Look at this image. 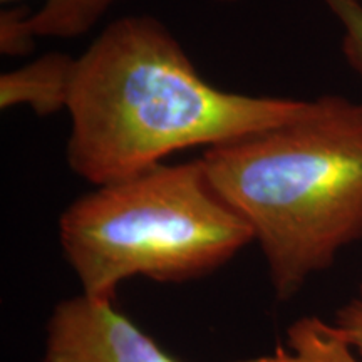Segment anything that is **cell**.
I'll list each match as a JSON object with an SVG mask.
<instances>
[{
  "label": "cell",
  "instance_id": "cell-4",
  "mask_svg": "<svg viewBox=\"0 0 362 362\" xmlns=\"http://www.w3.org/2000/svg\"><path fill=\"white\" fill-rule=\"evenodd\" d=\"M44 362H180L161 349L115 300L79 293L54 307L47 320ZM238 362H302L279 351L275 356Z\"/></svg>",
  "mask_w": 362,
  "mask_h": 362
},
{
  "label": "cell",
  "instance_id": "cell-8",
  "mask_svg": "<svg viewBox=\"0 0 362 362\" xmlns=\"http://www.w3.org/2000/svg\"><path fill=\"white\" fill-rule=\"evenodd\" d=\"M341 24L342 54L351 69L362 78V2L361 0H322Z\"/></svg>",
  "mask_w": 362,
  "mask_h": 362
},
{
  "label": "cell",
  "instance_id": "cell-9",
  "mask_svg": "<svg viewBox=\"0 0 362 362\" xmlns=\"http://www.w3.org/2000/svg\"><path fill=\"white\" fill-rule=\"evenodd\" d=\"M27 6H4L0 11V52L4 56L19 57L34 51L35 35L29 27L30 17Z\"/></svg>",
  "mask_w": 362,
  "mask_h": 362
},
{
  "label": "cell",
  "instance_id": "cell-3",
  "mask_svg": "<svg viewBox=\"0 0 362 362\" xmlns=\"http://www.w3.org/2000/svg\"><path fill=\"white\" fill-rule=\"evenodd\" d=\"M255 242L216 192L202 158L96 187L62 211L59 243L81 293L115 300L126 280L203 279Z\"/></svg>",
  "mask_w": 362,
  "mask_h": 362
},
{
  "label": "cell",
  "instance_id": "cell-11",
  "mask_svg": "<svg viewBox=\"0 0 362 362\" xmlns=\"http://www.w3.org/2000/svg\"><path fill=\"white\" fill-rule=\"evenodd\" d=\"M215 2H220V4H233V2H237V0H215Z\"/></svg>",
  "mask_w": 362,
  "mask_h": 362
},
{
  "label": "cell",
  "instance_id": "cell-10",
  "mask_svg": "<svg viewBox=\"0 0 362 362\" xmlns=\"http://www.w3.org/2000/svg\"><path fill=\"white\" fill-rule=\"evenodd\" d=\"M334 325L362 359V300L356 298L341 307Z\"/></svg>",
  "mask_w": 362,
  "mask_h": 362
},
{
  "label": "cell",
  "instance_id": "cell-2",
  "mask_svg": "<svg viewBox=\"0 0 362 362\" xmlns=\"http://www.w3.org/2000/svg\"><path fill=\"white\" fill-rule=\"evenodd\" d=\"M202 161L250 225L280 300L362 240V101L312 99L302 116L208 148Z\"/></svg>",
  "mask_w": 362,
  "mask_h": 362
},
{
  "label": "cell",
  "instance_id": "cell-6",
  "mask_svg": "<svg viewBox=\"0 0 362 362\" xmlns=\"http://www.w3.org/2000/svg\"><path fill=\"white\" fill-rule=\"evenodd\" d=\"M2 6L19 0H0ZM121 0H44L37 11L30 13L29 27L35 37L76 39L90 33Z\"/></svg>",
  "mask_w": 362,
  "mask_h": 362
},
{
  "label": "cell",
  "instance_id": "cell-5",
  "mask_svg": "<svg viewBox=\"0 0 362 362\" xmlns=\"http://www.w3.org/2000/svg\"><path fill=\"white\" fill-rule=\"evenodd\" d=\"M78 57L64 52L44 54L33 62L0 76V107H30L37 116L67 111Z\"/></svg>",
  "mask_w": 362,
  "mask_h": 362
},
{
  "label": "cell",
  "instance_id": "cell-7",
  "mask_svg": "<svg viewBox=\"0 0 362 362\" xmlns=\"http://www.w3.org/2000/svg\"><path fill=\"white\" fill-rule=\"evenodd\" d=\"M293 354L304 362H357L354 349L336 325L305 317L288 330Z\"/></svg>",
  "mask_w": 362,
  "mask_h": 362
},
{
  "label": "cell",
  "instance_id": "cell-12",
  "mask_svg": "<svg viewBox=\"0 0 362 362\" xmlns=\"http://www.w3.org/2000/svg\"><path fill=\"white\" fill-rule=\"evenodd\" d=\"M359 300H362V282H361V297H359Z\"/></svg>",
  "mask_w": 362,
  "mask_h": 362
},
{
  "label": "cell",
  "instance_id": "cell-1",
  "mask_svg": "<svg viewBox=\"0 0 362 362\" xmlns=\"http://www.w3.org/2000/svg\"><path fill=\"white\" fill-rule=\"evenodd\" d=\"M310 101L250 96L210 84L160 19L126 16L78 57L67 112V163L101 187L165 163L287 123Z\"/></svg>",
  "mask_w": 362,
  "mask_h": 362
}]
</instances>
